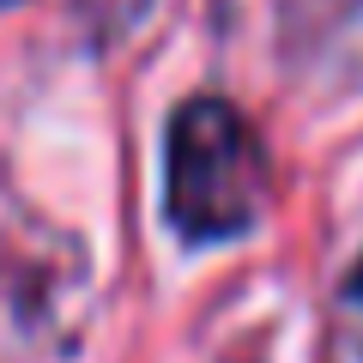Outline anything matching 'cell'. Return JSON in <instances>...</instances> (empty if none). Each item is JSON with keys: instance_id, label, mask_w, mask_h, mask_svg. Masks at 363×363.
I'll list each match as a JSON object with an SVG mask.
<instances>
[{"instance_id": "cell-1", "label": "cell", "mask_w": 363, "mask_h": 363, "mask_svg": "<svg viewBox=\"0 0 363 363\" xmlns=\"http://www.w3.org/2000/svg\"><path fill=\"white\" fill-rule=\"evenodd\" d=\"M267 206V145L224 97H188L169 121L164 212L188 242L242 236Z\"/></svg>"}, {"instance_id": "cell-2", "label": "cell", "mask_w": 363, "mask_h": 363, "mask_svg": "<svg viewBox=\"0 0 363 363\" xmlns=\"http://www.w3.org/2000/svg\"><path fill=\"white\" fill-rule=\"evenodd\" d=\"M345 297H351V303H363V260H357V272L345 279Z\"/></svg>"}]
</instances>
